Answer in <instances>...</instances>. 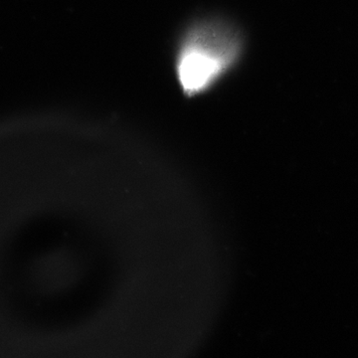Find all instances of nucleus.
I'll return each instance as SVG.
<instances>
[{
	"label": "nucleus",
	"instance_id": "nucleus-1",
	"mask_svg": "<svg viewBox=\"0 0 358 358\" xmlns=\"http://www.w3.org/2000/svg\"><path fill=\"white\" fill-rule=\"evenodd\" d=\"M242 45L238 32L216 21H207L188 33L179 51L178 76L187 95L211 86L236 62Z\"/></svg>",
	"mask_w": 358,
	"mask_h": 358
}]
</instances>
